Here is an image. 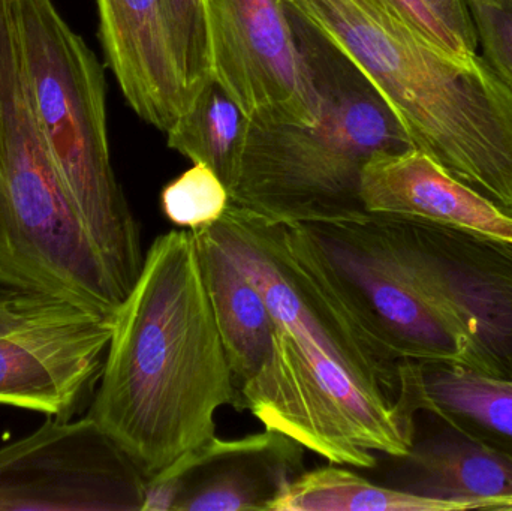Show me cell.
Masks as SVG:
<instances>
[{
	"label": "cell",
	"mask_w": 512,
	"mask_h": 511,
	"mask_svg": "<svg viewBox=\"0 0 512 511\" xmlns=\"http://www.w3.org/2000/svg\"><path fill=\"white\" fill-rule=\"evenodd\" d=\"M212 228L273 315L264 368L237 407L328 464L373 470L375 453L405 456L415 416L400 402L402 362L376 348L298 257L286 227L230 203Z\"/></svg>",
	"instance_id": "obj_1"
},
{
	"label": "cell",
	"mask_w": 512,
	"mask_h": 511,
	"mask_svg": "<svg viewBox=\"0 0 512 511\" xmlns=\"http://www.w3.org/2000/svg\"><path fill=\"white\" fill-rule=\"evenodd\" d=\"M237 404L194 231H168L117 312L89 416L150 480L216 437V414Z\"/></svg>",
	"instance_id": "obj_2"
},
{
	"label": "cell",
	"mask_w": 512,
	"mask_h": 511,
	"mask_svg": "<svg viewBox=\"0 0 512 511\" xmlns=\"http://www.w3.org/2000/svg\"><path fill=\"white\" fill-rule=\"evenodd\" d=\"M288 8V6H286ZM319 93L312 125L249 122L230 203L273 224L360 218L361 173L376 153L414 149L372 81L315 27L288 9Z\"/></svg>",
	"instance_id": "obj_3"
},
{
	"label": "cell",
	"mask_w": 512,
	"mask_h": 511,
	"mask_svg": "<svg viewBox=\"0 0 512 511\" xmlns=\"http://www.w3.org/2000/svg\"><path fill=\"white\" fill-rule=\"evenodd\" d=\"M17 9L27 77L51 161L128 297L144 252L111 164L101 63L51 0H17Z\"/></svg>",
	"instance_id": "obj_4"
},
{
	"label": "cell",
	"mask_w": 512,
	"mask_h": 511,
	"mask_svg": "<svg viewBox=\"0 0 512 511\" xmlns=\"http://www.w3.org/2000/svg\"><path fill=\"white\" fill-rule=\"evenodd\" d=\"M376 215L421 290L468 344L466 369L512 381V240L426 219Z\"/></svg>",
	"instance_id": "obj_5"
},
{
	"label": "cell",
	"mask_w": 512,
	"mask_h": 511,
	"mask_svg": "<svg viewBox=\"0 0 512 511\" xmlns=\"http://www.w3.org/2000/svg\"><path fill=\"white\" fill-rule=\"evenodd\" d=\"M147 479L87 414L0 447V511H143Z\"/></svg>",
	"instance_id": "obj_6"
},
{
	"label": "cell",
	"mask_w": 512,
	"mask_h": 511,
	"mask_svg": "<svg viewBox=\"0 0 512 511\" xmlns=\"http://www.w3.org/2000/svg\"><path fill=\"white\" fill-rule=\"evenodd\" d=\"M212 77L255 123L312 125L319 93L282 0H203Z\"/></svg>",
	"instance_id": "obj_7"
},
{
	"label": "cell",
	"mask_w": 512,
	"mask_h": 511,
	"mask_svg": "<svg viewBox=\"0 0 512 511\" xmlns=\"http://www.w3.org/2000/svg\"><path fill=\"white\" fill-rule=\"evenodd\" d=\"M306 450L274 429L213 437L147 480L143 511H271L306 471Z\"/></svg>",
	"instance_id": "obj_8"
},
{
	"label": "cell",
	"mask_w": 512,
	"mask_h": 511,
	"mask_svg": "<svg viewBox=\"0 0 512 511\" xmlns=\"http://www.w3.org/2000/svg\"><path fill=\"white\" fill-rule=\"evenodd\" d=\"M117 315L0 333V405L69 419L98 386Z\"/></svg>",
	"instance_id": "obj_9"
},
{
	"label": "cell",
	"mask_w": 512,
	"mask_h": 511,
	"mask_svg": "<svg viewBox=\"0 0 512 511\" xmlns=\"http://www.w3.org/2000/svg\"><path fill=\"white\" fill-rule=\"evenodd\" d=\"M108 66L129 107L167 134L186 107L167 0H96Z\"/></svg>",
	"instance_id": "obj_10"
},
{
	"label": "cell",
	"mask_w": 512,
	"mask_h": 511,
	"mask_svg": "<svg viewBox=\"0 0 512 511\" xmlns=\"http://www.w3.org/2000/svg\"><path fill=\"white\" fill-rule=\"evenodd\" d=\"M394 462L391 488L460 504L468 510L512 511V455L454 426L435 411Z\"/></svg>",
	"instance_id": "obj_11"
},
{
	"label": "cell",
	"mask_w": 512,
	"mask_h": 511,
	"mask_svg": "<svg viewBox=\"0 0 512 511\" xmlns=\"http://www.w3.org/2000/svg\"><path fill=\"white\" fill-rule=\"evenodd\" d=\"M370 213L408 216L512 240V219L418 149L376 153L361 173Z\"/></svg>",
	"instance_id": "obj_12"
},
{
	"label": "cell",
	"mask_w": 512,
	"mask_h": 511,
	"mask_svg": "<svg viewBox=\"0 0 512 511\" xmlns=\"http://www.w3.org/2000/svg\"><path fill=\"white\" fill-rule=\"evenodd\" d=\"M201 275L237 389L264 368L273 344V315L251 276L212 228L194 231Z\"/></svg>",
	"instance_id": "obj_13"
},
{
	"label": "cell",
	"mask_w": 512,
	"mask_h": 511,
	"mask_svg": "<svg viewBox=\"0 0 512 511\" xmlns=\"http://www.w3.org/2000/svg\"><path fill=\"white\" fill-rule=\"evenodd\" d=\"M402 387L415 413L435 411L472 437L512 455V381H493L465 366L406 360Z\"/></svg>",
	"instance_id": "obj_14"
},
{
	"label": "cell",
	"mask_w": 512,
	"mask_h": 511,
	"mask_svg": "<svg viewBox=\"0 0 512 511\" xmlns=\"http://www.w3.org/2000/svg\"><path fill=\"white\" fill-rule=\"evenodd\" d=\"M248 131V117L210 77L167 132V144L192 164L209 165L231 192L239 177Z\"/></svg>",
	"instance_id": "obj_15"
},
{
	"label": "cell",
	"mask_w": 512,
	"mask_h": 511,
	"mask_svg": "<svg viewBox=\"0 0 512 511\" xmlns=\"http://www.w3.org/2000/svg\"><path fill=\"white\" fill-rule=\"evenodd\" d=\"M271 511H466L460 504L376 485L342 465L304 471Z\"/></svg>",
	"instance_id": "obj_16"
},
{
	"label": "cell",
	"mask_w": 512,
	"mask_h": 511,
	"mask_svg": "<svg viewBox=\"0 0 512 511\" xmlns=\"http://www.w3.org/2000/svg\"><path fill=\"white\" fill-rule=\"evenodd\" d=\"M230 201V191L221 177L203 162H195L161 192L162 212L168 221L189 231L218 224Z\"/></svg>",
	"instance_id": "obj_17"
},
{
	"label": "cell",
	"mask_w": 512,
	"mask_h": 511,
	"mask_svg": "<svg viewBox=\"0 0 512 511\" xmlns=\"http://www.w3.org/2000/svg\"><path fill=\"white\" fill-rule=\"evenodd\" d=\"M174 51L185 83L186 102L212 77L203 0H167Z\"/></svg>",
	"instance_id": "obj_18"
},
{
	"label": "cell",
	"mask_w": 512,
	"mask_h": 511,
	"mask_svg": "<svg viewBox=\"0 0 512 511\" xmlns=\"http://www.w3.org/2000/svg\"><path fill=\"white\" fill-rule=\"evenodd\" d=\"M483 59L512 87V0H466Z\"/></svg>",
	"instance_id": "obj_19"
},
{
	"label": "cell",
	"mask_w": 512,
	"mask_h": 511,
	"mask_svg": "<svg viewBox=\"0 0 512 511\" xmlns=\"http://www.w3.org/2000/svg\"><path fill=\"white\" fill-rule=\"evenodd\" d=\"M102 312L81 308L65 300L0 284V333L35 324L78 320ZM110 315V314H108Z\"/></svg>",
	"instance_id": "obj_20"
},
{
	"label": "cell",
	"mask_w": 512,
	"mask_h": 511,
	"mask_svg": "<svg viewBox=\"0 0 512 511\" xmlns=\"http://www.w3.org/2000/svg\"><path fill=\"white\" fill-rule=\"evenodd\" d=\"M394 14L399 15L421 36L457 57H471L463 53L459 42L439 23L438 18L424 5L423 0H381Z\"/></svg>",
	"instance_id": "obj_21"
},
{
	"label": "cell",
	"mask_w": 512,
	"mask_h": 511,
	"mask_svg": "<svg viewBox=\"0 0 512 511\" xmlns=\"http://www.w3.org/2000/svg\"><path fill=\"white\" fill-rule=\"evenodd\" d=\"M439 23L454 36L466 56L478 53V39L466 0H423Z\"/></svg>",
	"instance_id": "obj_22"
}]
</instances>
